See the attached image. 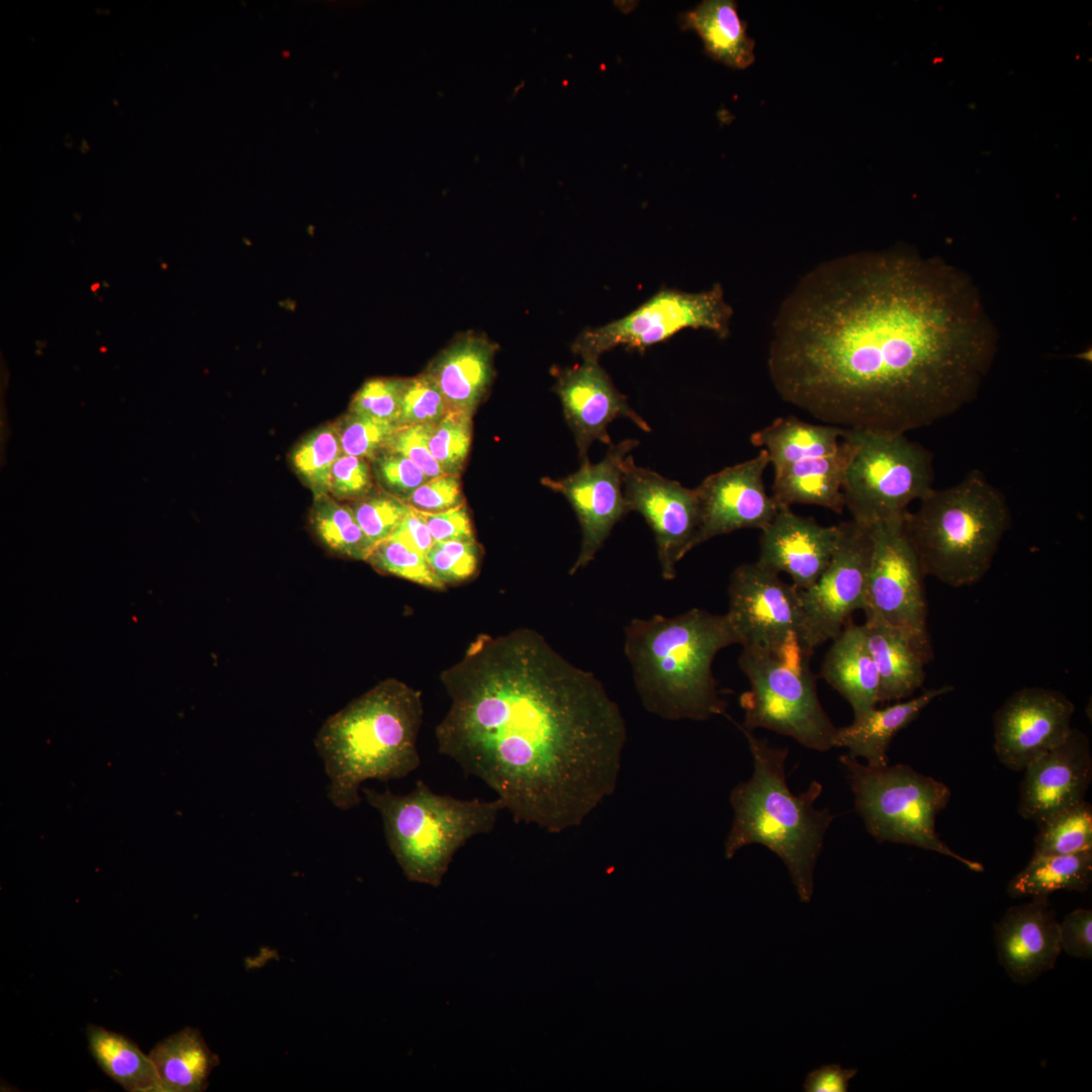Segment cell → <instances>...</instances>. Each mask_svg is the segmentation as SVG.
<instances>
[{
  "mask_svg": "<svg viewBox=\"0 0 1092 1092\" xmlns=\"http://www.w3.org/2000/svg\"><path fill=\"white\" fill-rule=\"evenodd\" d=\"M997 332L968 276L908 251L822 263L783 301L767 356L788 403L842 429L905 435L972 401Z\"/></svg>",
  "mask_w": 1092,
  "mask_h": 1092,
  "instance_id": "cell-1",
  "label": "cell"
},
{
  "mask_svg": "<svg viewBox=\"0 0 1092 1092\" xmlns=\"http://www.w3.org/2000/svg\"><path fill=\"white\" fill-rule=\"evenodd\" d=\"M441 682L438 751L482 781L516 823L580 825L616 789L627 738L600 679L537 631L478 635Z\"/></svg>",
  "mask_w": 1092,
  "mask_h": 1092,
  "instance_id": "cell-2",
  "label": "cell"
},
{
  "mask_svg": "<svg viewBox=\"0 0 1092 1092\" xmlns=\"http://www.w3.org/2000/svg\"><path fill=\"white\" fill-rule=\"evenodd\" d=\"M732 644L739 641L727 615L698 608L635 618L624 629V652L643 706L672 721L726 715L712 664Z\"/></svg>",
  "mask_w": 1092,
  "mask_h": 1092,
  "instance_id": "cell-3",
  "label": "cell"
},
{
  "mask_svg": "<svg viewBox=\"0 0 1092 1092\" xmlns=\"http://www.w3.org/2000/svg\"><path fill=\"white\" fill-rule=\"evenodd\" d=\"M421 692L387 678L330 716L314 745L330 779L328 797L341 810L360 804L367 780L407 777L421 765Z\"/></svg>",
  "mask_w": 1092,
  "mask_h": 1092,
  "instance_id": "cell-4",
  "label": "cell"
},
{
  "mask_svg": "<svg viewBox=\"0 0 1092 1092\" xmlns=\"http://www.w3.org/2000/svg\"><path fill=\"white\" fill-rule=\"evenodd\" d=\"M737 727L748 742L753 772L730 793L734 818L724 843L725 856L732 858L753 843L767 847L784 861L800 900L807 903L824 836L836 815L814 807L823 790L819 782L801 794L791 792L785 770L788 748L770 746L752 731Z\"/></svg>",
  "mask_w": 1092,
  "mask_h": 1092,
  "instance_id": "cell-5",
  "label": "cell"
},
{
  "mask_svg": "<svg viewBox=\"0 0 1092 1092\" xmlns=\"http://www.w3.org/2000/svg\"><path fill=\"white\" fill-rule=\"evenodd\" d=\"M919 502L916 512L903 514V528L924 576L952 587L981 580L1011 523L1004 494L972 470Z\"/></svg>",
  "mask_w": 1092,
  "mask_h": 1092,
  "instance_id": "cell-6",
  "label": "cell"
},
{
  "mask_svg": "<svg viewBox=\"0 0 1092 1092\" xmlns=\"http://www.w3.org/2000/svg\"><path fill=\"white\" fill-rule=\"evenodd\" d=\"M362 792L380 814L387 845L405 878L435 888L457 850L472 837L489 833L505 810L497 798L457 799L433 792L421 780L405 795L389 789Z\"/></svg>",
  "mask_w": 1092,
  "mask_h": 1092,
  "instance_id": "cell-7",
  "label": "cell"
},
{
  "mask_svg": "<svg viewBox=\"0 0 1092 1092\" xmlns=\"http://www.w3.org/2000/svg\"><path fill=\"white\" fill-rule=\"evenodd\" d=\"M854 794V805L868 832L878 842L913 845L948 856L973 872L984 866L948 847L935 831L936 816L951 797L942 782L907 764H862L849 754L839 757Z\"/></svg>",
  "mask_w": 1092,
  "mask_h": 1092,
  "instance_id": "cell-8",
  "label": "cell"
},
{
  "mask_svg": "<svg viewBox=\"0 0 1092 1092\" xmlns=\"http://www.w3.org/2000/svg\"><path fill=\"white\" fill-rule=\"evenodd\" d=\"M810 656L798 641L779 653L743 647L738 665L750 690L739 700L744 721L735 724L766 728L818 751L834 747L837 728L818 699Z\"/></svg>",
  "mask_w": 1092,
  "mask_h": 1092,
  "instance_id": "cell-9",
  "label": "cell"
},
{
  "mask_svg": "<svg viewBox=\"0 0 1092 1092\" xmlns=\"http://www.w3.org/2000/svg\"><path fill=\"white\" fill-rule=\"evenodd\" d=\"M750 440L768 454L771 496L779 507L814 505L842 513V483L852 452L845 429L791 416L776 419Z\"/></svg>",
  "mask_w": 1092,
  "mask_h": 1092,
  "instance_id": "cell-10",
  "label": "cell"
},
{
  "mask_svg": "<svg viewBox=\"0 0 1092 1092\" xmlns=\"http://www.w3.org/2000/svg\"><path fill=\"white\" fill-rule=\"evenodd\" d=\"M852 445L842 495L851 520L869 527L903 515L932 488V456L905 435L845 429Z\"/></svg>",
  "mask_w": 1092,
  "mask_h": 1092,
  "instance_id": "cell-11",
  "label": "cell"
},
{
  "mask_svg": "<svg viewBox=\"0 0 1092 1092\" xmlns=\"http://www.w3.org/2000/svg\"><path fill=\"white\" fill-rule=\"evenodd\" d=\"M732 315L719 283L696 293L662 288L625 316L583 330L572 350L582 360H599L603 353L620 346L644 351L685 329L707 330L725 339Z\"/></svg>",
  "mask_w": 1092,
  "mask_h": 1092,
  "instance_id": "cell-12",
  "label": "cell"
},
{
  "mask_svg": "<svg viewBox=\"0 0 1092 1092\" xmlns=\"http://www.w3.org/2000/svg\"><path fill=\"white\" fill-rule=\"evenodd\" d=\"M923 577L904 532L903 515L875 524L863 612L876 614L903 632L927 663L933 653Z\"/></svg>",
  "mask_w": 1092,
  "mask_h": 1092,
  "instance_id": "cell-13",
  "label": "cell"
},
{
  "mask_svg": "<svg viewBox=\"0 0 1092 1092\" xmlns=\"http://www.w3.org/2000/svg\"><path fill=\"white\" fill-rule=\"evenodd\" d=\"M839 527V540L826 569L809 588L799 589L798 641L810 655L817 646L835 638L852 614L863 611L867 604L873 526L850 520Z\"/></svg>",
  "mask_w": 1092,
  "mask_h": 1092,
  "instance_id": "cell-14",
  "label": "cell"
},
{
  "mask_svg": "<svg viewBox=\"0 0 1092 1092\" xmlns=\"http://www.w3.org/2000/svg\"><path fill=\"white\" fill-rule=\"evenodd\" d=\"M728 600L726 615L742 647L779 653L798 641L799 589L779 573L757 561L737 566L730 575Z\"/></svg>",
  "mask_w": 1092,
  "mask_h": 1092,
  "instance_id": "cell-15",
  "label": "cell"
},
{
  "mask_svg": "<svg viewBox=\"0 0 1092 1092\" xmlns=\"http://www.w3.org/2000/svg\"><path fill=\"white\" fill-rule=\"evenodd\" d=\"M623 491L628 512L639 513L653 532L662 577L672 580L677 562L693 549L699 529L696 488L637 466L629 455L624 464Z\"/></svg>",
  "mask_w": 1092,
  "mask_h": 1092,
  "instance_id": "cell-16",
  "label": "cell"
},
{
  "mask_svg": "<svg viewBox=\"0 0 1092 1092\" xmlns=\"http://www.w3.org/2000/svg\"><path fill=\"white\" fill-rule=\"evenodd\" d=\"M638 445L634 439L612 444L600 462L592 463L586 459L581 461L578 470L565 478L543 480L545 485L567 498L580 526V549L570 574L594 560L614 526L629 513L623 491V471L627 457Z\"/></svg>",
  "mask_w": 1092,
  "mask_h": 1092,
  "instance_id": "cell-17",
  "label": "cell"
},
{
  "mask_svg": "<svg viewBox=\"0 0 1092 1092\" xmlns=\"http://www.w3.org/2000/svg\"><path fill=\"white\" fill-rule=\"evenodd\" d=\"M1074 704L1061 692L1022 688L995 712L994 750L1014 771L1061 744L1070 734Z\"/></svg>",
  "mask_w": 1092,
  "mask_h": 1092,
  "instance_id": "cell-18",
  "label": "cell"
},
{
  "mask_svg": "<svg viewBox=\"0 0 1092 1092\" xmlns=\"http://www.w3.org/2000/svg\"><path fill=\"white\" fill-rule=\"evenodd\" d=\"M768 464V454L761 448L755 457L707 476L696 487L700 525L693 549L736 530L761 531L772 521L780 507L765 490L763 473Z\"/></svg>",
  "mask_w": 1092,
  "mask_h": 1092,
  "instance_id": "cell-19",
  "label": "cell"
},
{
  "mask_svg": "<svg viewBox=\"0 0 1092 1092\" xmlns=\"http://www.w3.org/2000/svg\"><path fill=\"white\" fill-rule=\"evenodd\" d=\"M1020 784L1017 811L1037 826L1085 800L1092 781L1088 736L1073 728L1057 747L1030 762Z\"/></svg>",
  "mask_w": 1092,
  "mask_h": 1092,
  "instance_id": "cell-20",
  "label": "cell"
},
{
  "mask_svg": "<svg viewBox=\"0 0 1092 1092\" xmlns=\"http://www.w3.org/2000/svg\"><path fill=\"white\" fill-rule=\"evenodd\" d=\"M555 391L574 434L580 461L588 459L587 451L595 442L612 445L608 428L618 418L628 419L644 432L650 431L597 359H583L580 364L560 370Z\"/></svg>",
  "mask_w": 1092,
  "mask_h": 1092,
  "instance_id": "cell-21",
  "label": "cell"
},
{
  "mask_svg": "<svg viewBox=\"0 0 1092 1092\" xmlns=\"http://www.w3.org/2000/svg\"><path fill=\"white\" fill-rule=\"evenodd\" d=\"M839 535V524L822 526L813 518L793 513L791 507H780L761 530L756 561L779 574L788 573L798 589H807L829 564Z\"/></svg>",
  "mask_w": 1092,
  "mask_h": 1092,
  "instance_id": "cell-22",
  "label": "cell"
},
{
  "mask_svg": "<svg viewBox=\"0 0 1092 1092\" xmlns=\"http://www.w3.org/2000/svg\"><path fill=\"white\" fill-rule=\"evenodd\" d=\"M998 961L1017 984H1028L1054 968L1062 951L1059 922L1048 897L1007 909L995 924Z\"/></svg>",
  "mask_w": 1092,
  "mask_h": 1092,
  "instance_id": "cell-23",
  "label": "cell"
},
{
  "mask_svg": "<svg viewBox=\"0 0 1092 1092\" xmlns=\"http://www.w3.org/2000/svg\"><path fill=\"white\" fill-rule=\"evenodd\" d=\"M494 346L482 337H461L445 348L425 371L444 395L450 411L473 414L493 376Z\"/></svg>",
  "mask_w": 1092,
  "mask_h": 1092,
  "instance_id": "cell-24",
  "label": "cell"
},
{
  "mask_svg": "<svg viewBox=\"0 0 1092 1092\" xmlns=\"http://www.w3.org/2000/svg\"><path fill=\"white\" fill-rule=\"evenodd\" d=\"M944 685L924 691L918 697L885 708H873L845 727L837 728L834 747H845L850 756L862 757L872 767L888 765V749L896 734L911 724L935 699L951 692Z\"/></svg>",
  "mask_w": 1092,
  "mask_h": 1092,
  "instance_id": "cell-25",
  "label": "cell"
},
{
  "mask_svg": "<svg viewBox=\"0 0 1092 1092\" xmlns=\"http://www.w3.org/2000/svg\"><path fill=\"white\" fill-rule=\"evenodd\" d=\"M821 676L849 703L854 717L879 703L880 678L862 625L849 621L832 639Z\"/></svg>",
  "mask_w": 1092,
  "mask_h": 1092,
  "instance_id": "cell-26",
  "label": "cell"
},
{
  "mask_svg": "<svg viewBox=\"0 0 1092 1092\" xmlns=\"http://www.w3.org/2000/svg\"><path fill=\"white\" fill-rule=\"evenodd\" d=\"M863 627L879 678V703L911 696L925 679V660L908 637L876 614L866 611Z\"/></svg>",
  "mask_w": 1092,
  "mask_h": 1092,
  "instance_id": "cell-27",
  "label": "cell"
},
{
  "mask_svg": "<svg viewBox=\"0 0 1092 1092\" xmlns=\"http://www.w3.org/2000/svg\"><path fill=\"white\" fill-rule=\"evenodd\" d=\"M682 29L696 31L705 52L715 61L732 69H745L755 60L754 41L746 32V23L731 0H707L680 14Z\"/></svg>",
  "mask_w": 1092,
  "mask_h": 1092,
  "instance_id": "cell-28",
  "label": "cell"
},
{
  "mask_svg": "<svg viewBox=\"0 0 1092 1092\" xmlns=\"http://www.w3.org/2000/svg\"><path fill=\"white\" fill-rule=\"evenodd\" d=\"M160 1092H201L208 1086L219 1058L205 1043L201 1032L187 1026L159 1041L151 1051Z\"/></svg>",
  "mask_w": 1092,
  "mask_h": 1092,
  "instance_id": "cell-29",
  "label": "cell"
},
{
  "mask_svg": "<svg viewBox=\"0 0 1092 1092\" xmlns=\"http://www.w3.org/2000/svg\"><path fill=\"white\" fill-rule=\"evenodd\" d=\"M89 1051L103 1072L129 1092H160L159 1078L150 1058L128 1037L89 1024Z\"/></svg>",
  "mask_w": 1092,
  "mask_h": 1092,
  "instance_id": "cell-30",
  "label": "cell"
},
{
  "mask_svg": "<svg viewBox=\"0 0 1092 1092\" xmlns=\"http://www.w3.org/2000/svg\"><path fill=\"white\" fill-rule=\"evenodd\" d=\"M1092 882V851L1035 854L1008 883L1012 898L1049 897L1057 891H1086Z\"/></svg>",
  "mask_w": 1092,
  "mask_h": 1092,
  "instance_id": "cell-31",
  "label": "cell"
},
{
  "mask_svg": "<svg viewBox=\"0 0 1092 1092\" xmlns=\"http://www.w3.org/2000/svg\"><path fill=\"white\" fill-rule=\"evenodd\" d=\"M309 526L321 544L336 555L365 561L373 548L351 506L341 504L329 494L315 497Z\"/></svg>",
  "mask_w": 1092,
  "mask_h": 1092,
  "instance_id": "cell-32",
  "label": "cell"
},
{
  "mask_svg": "<svg viewBox=\"0 0 1092 1092\" xmlns=\"http://www.w3.org/2000/svg\"><path fill=\"white\" fill-rule=\"evenodd\" d=\"M1037 827L1035 854L1092 851V806L1086 800L1057 813Z\"/></svg>",
  "mask_w": 1092,
  "mask_h": 1092,
  "instance_id": "cell-33",
  "label": "cell"
},
{
  "mask_svg": "<svg viewBox=\"0 0 1092 1092\" xmlns=\"http://www.w3.org/2000/svg\"><path fill=\"white\" fill-rule=\"evenodd\" d=\"M342 454L337 423L312 431L292 451V465L314 497L329 494L332 467Z\"/></svg>",
  "mask_w": 1092,
  "mask_h": 1092,
  "instance_id": "cell-34",
  "label": "cell"
},
{
  "mask_svg": "<svg viewBox=\"0 0 1092 1092\" xmlns=\"http://www.w3.org/2000/svg\"><path fill=\"white\" fill-rule=\"evenodd\" d=\"M472 414L450 411L434 425L429 448L445 474L460 475L469 453Z\"/></svg>",
  "mask_w": 1092,
  "mask_h": 1092,
  "instance_id": "cell-35",
  "label": "cell"
},
{
  "mask_svg": "<svg viewBox=\"0 0 1092 1092\" xmlns=\"http://www.w3.org/2000/svg\"><path fill=\"white\" fill-rule=\"evenodd\" d=\"M365 561L383 573L434 589L445 587L433 573L424 555L391 537L377 543Z\"/></svg>",
  "mask_w": 1092,
  "mask_h": 1092,
  "instance_id": "cell-36",
  "label": "cell"
},
{
  "mask_svg": "<svg viewBox=\"0 0 1092 1092\" xmlns=\"http://www.w3.org/2000/svg\"><path fill=\"white\" fill-rule=\"evenodd\" d=\"M337 424L343 454L367 460L385 450L399 428L388 421L351 413Z\"/></svg>",
  "mask_w": 1092,
  "mask_h": 1092,
  "instance_id": "cell-37",
  "label": "cell"
},
{
  "mask_svg": "<svg viewBox=\"0 0 1092 1092\" xmlns=\"http://www.w3.org/2000/svg\"><path fill=\"white\" fill-rule=\"evenodd\" d=\"M355 518L374 547L389 538L410 511V506L386 492H370L351 505Z\"/></svg>",
  "mask_w": 1092,
  "mask_h": 1092,
  "instance_id": "cell-38",
  "label": "cell"
},
{
  "mask_svg": "<svg viewBox=\"0 0 1092 1092\" xmlns=\"http://www.w3.org/2000/svg\"><path fill=\"white\" fill-rule=\"evenodd\" d=\"M449 412L444 395L426 372L404 379L398 427L437 424Z\"/></svg>",
  "mask_w": 1092,
  "mask_h": 1092,
  "instance_id": "cell-39",
  "label": "cell"
},
{
  "mask_svg": "<svg viewBox=\"0 0 1092 1092\" xmlns=\"http://www.w3.org/2000/svg\"><path fill=\"white\" fill-rule=\"evenodd\" d=\"M480 549L475 539L435 542L426 555L436 577L445 585L462 582L478 566Z\"/></svg>",
  "mask_w": 1092,
  "mask_h": 1092,
  "instance_id": "cell-40",
  "label": "cell"
},
{
  "mask_svg": "<svg viewBox=\"0 0 1092 1092\" xmlns=\"http://www.w3.org/2000/svg\"><path fill=\"white\" fill-rule=\"evenodd\" d=\"M403 382L401 378H373L366 381L354 394L349 413L397 425Z\"/></svg>",
  "mask_w": 1092,
  "mask_h": 1092,
  "instance_id": "cell-41",
  "label": "cell"
},
{
  "mask_svg": "<svg viewBox=\"0 0 1092 1092\" xmlns=\"http://www.w3.org/2000/svg\"><path fill=\"white\" fill-rule=\"evenodd\" d=\"M371 461L372 474L384 491L405 502L429 478L407 457L383 450Z\"/></svg>",
  "mask_w": 1092,
  "mask_h": 1092,
  "instance_id": "cell-42",
  "label": "cell"
},
{
  "mask_svg": "<svg viewBox=\"0 0 1092 1092\" xmlns=\"http://www.w3.org/2000/svg\"><path fill=\"white\" fill-rule=\"evenodd\" d=\"M372 470L367 459L342 454L331 471L329 493L338 499H359L371 492Z\"/></svg>",
  "mask_w": 1092,
  "mask_h": 1092,
  "instance_id": "cell-43",
  "label": "cell"
},
{
  "mask_svg": "<svg viewBox=\"0 0 1092 1092\" xmlns=\"http://www.w3.org/2000/svg\"><path fill=\"white\" fill-rule=\"evenodd\" d=\"M434 425L418 424L399 427L385 449L411 459L429 479L445 474L429 448Z\"/></svg>",
  "mask_w": 1092,
  "mask_h": 1092,
  "instance_id": "cell-44",
  "label": "cell"
},
{
  "mask_svg": "<svg viewBox=\"0 0 1092 1092\" xmlns=\"http://www.w3.org/2000/svg\"><path fill=\"white\" fill-rule=\"evenodd\" d=\"M405 503L424 513H441L465 505L459 475L443 474L419 486Z\"/></svg>",
  "mask_w": 1092,
  "mask_h": 1092,
  "instance_id": "cell-45",
  "label": "cell"
},
{
  "mask_svg": "<svg viewBox=\"0 0 1092 1092\" xmlns=\"http://www.w3.org/2000/svg\"><path fill=\"white\" fill-rule=\"evenodd\" d=\"M1060 943L1062 950L1078 958H1092V911L1079 908L1070 912L1059 923Z\"/></svg>",
  "mask_w": 1092,
  "mask_h": 1092,
  "instance_id": "cell-46",
  "label": "cell"
},
{
  "mask_svg": "<svg viewBox=\"0 0 1092 1092\" xmlns=\"http://www.w3.org/2000/svg\"><path fill=\"white\" fill-rule=\"evenodd\" d=\"M422 514L434 542L475 539L466 505L446 512Z\"/></svg>",
  "mask_w": 1092,
  "mask_h": 1092,
  "instance_id": "cell-47",
  "label": "cell"
},
{
  "mask_svg": "<svg viewBox=\"0 0 1092 1092\" xmlns=\"http://www.w3.org/2000/svg\"><path fill=\"white\" fill-rule=\"evenodd\" d=\"M856 1073L857 1069H843L838 1064L824 1065L808 1073L803 1090L805 1092H847L849 1081Z\"/></svg>",
  "mask_w": 1092,
  "mask_h": 1092,
  "instance_id": "cell-48",
  "label": "cell"
},
{
  "mask_svg": "<svg viewBox=\"0 0 1092 1092\" xmlns=\"http://www.w3.org/2000/svg\"><path fill=\"white\" fill-rule=\"evenodd\" d=\"M390 537L425 557L435 543L422 512L412 507Z\"/></svg>",
  "mask_w": 1092,
  "mask_h": 1092,
  "instance_id": "cell-49",
  "label": "cell"
}]
</instances>
